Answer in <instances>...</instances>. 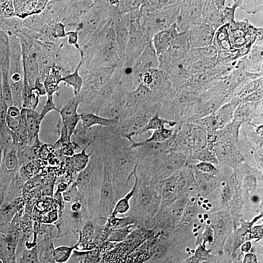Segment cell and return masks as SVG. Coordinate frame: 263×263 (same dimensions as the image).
Segmentation results:
<instances>
[{"label":"cell","instance_id":"obj_17","mask_svg":"<svg viewBox=\"0 0 263 263\" xmlns=\"http://www.w3.org/2000/svg\"><path fill=\"white\" fill-rule=\"evenodd\" d=\"M104 67L110 82L133 76L131 51L123 45H118L105 52Z\"/></svg>","mask_w":263,"mask_h":263},{"label":"cell","instance_id":"obj_20","mask_svg":"<svg viewBox=\"0 0 263 263\" xmlns=\"http://www.w3.org/2000/svg\"><path fill=\"white\" fill-rule=\"evenodd\" d=\"M236 17L243 27L263 23V0H239Z\"/></svg>","mask_w":263,"mask_h":263},{"label":"cell","instance_id":"obj_26","mask_svg":"<svg viewBox=\"0 0 263 263\" xmlns=\"http://www.w3.org/2000/svg\"><path fill=\"white\" fill-rule=\"evenodd\" d=\"M101 1H104V0H95L96 3H99V2H101Z\"/></svg>","mask_w":263,"mask_h":263},{"label":"cell","instance_id":"obj_4","mask_svg":"<svg viewBox=\"0 0 263 263\" xmlns=\"http://www.w3.org/2000/svg\"><path fill=\"white\" fill-rule=\"evenodd\" d=\"M226 52L236 107L247 125L250 101L263 49L258 28L237 23L226 36Z\"/></svg>","mask_w":263,"mask_h":263},{"label":"cell","instance_id":"obj_1","mask_svg":"<svg viewBox=\"0 0 263 263\" xmlns=\"http://www.w3.org/2000/svg\"><path fill=\"white\" fill-rule=\"evenodd\" d=\"M166 123L159 141L200 134L243 133L246 123L236 107L226 38L208 43L164 96Z\"/></svg>","mask_w":263,"mask_h":263},{"label":"cell","instance_id":"obj_15","mask_svg":"<svg viewBox=\"0 0 263 263\" xmlns=\"http://www.w3.org/2000/svg\"><path fill=\"white\" fill-rule=\"evenodd\" d=\"M30 31L27 0H0V36L13 37Z\"/></svg>","mask_w":263,"mask_h":263},{"label":"cell","instance_id":"obj_16","mask_svg":"<svg viewBox=\"0 0 263 263\" xmlns=\"http://www.w3.org/2000/svg\"><path fill=\"white\" fill-rule=\"evenodd\" d=\"M94 198L92 204L86 213L80 224L82 234L85 238L91 234L95 228L104 221L113 222L118 226L120 218L113 216L107 204V190L94 189Z\"/></svg>","mask_w":263,"mask_h":263},{"label":"cell","instance_id":"obj_19","mask_svg":"<svg viewBox=\"0 0 263 263\" xmlns=\"http://www.w3.org/2000/svg\"><path fill=\"white\" fill-rule=\"evenodd\" d=\"M134 83L138 89L151 95L152 98H161L157 89V71L153 61H141L133 64Z\"/></svg>","mask_w":263,"mask_h":263},{"label":"cell","instance_id":"obj_21","mask_svg":"<svg viewBox=\"0 0 263 263\" xmlns=\"http://www.w3.org/2000/svg\"><path fill=\"white\" fill-rule=\"evenodd\" d=\"M68 178L71 179L80 192L93 191V183L89 171L82 159L77 156L74 157L68 168Z\"/></svg>","mask_w":263,"mask_h":263},{"label":"cell","instance_id":"obj_24","mask_svg":"<svg viewBox=\"0 0 263 263\" xmlns=\"http://www.w3.org/2000/svg\"><path fill=\"white\" fill-rule=\"evenodd\" d=\"M255 192H256V194H257L259 197L261 198V200L263 201V181L257 183V184L255 185Z\"/></svg>","mask_w":263,"mask_h":263},{"label":"cell","instance_id":"obj_12","mask_svg":"<svg viewBox=\"0 0 263 263\" xmlns=\"http://www.w3.org/2000/svg\"><path fill=\"white\" fill-rule=\"evenodd\" d=\"M38 216L24 211L16 215L12 231V248L24 263H35L42 246L43 234Z\"/></svg>","mask_w":263,"mask_h":263},{"label":"cell","instance_id":"obj_9","mask_svg":"<svg viewBox=\"0 0 263 263\" xmlns=\"http://www.w3.org/2000/svg\"><path fill=\"white\" fill-rule=\"evenodd\" d=\"M135 147L129 140L121 135L108 132L96 137L88 145L86 165L94 189L119 187L123 156Z\"/></svg>","mask_w":263,"mask_h":263},{"label":"cell","instance_id":"obj_18","mask_svg":"<svg viewBox=\"0 0 263 263\" xmlns=\"http://www.w3.org/2000/svg\"><path fill=\"white\" fill-rule=\"evenodd\" d=\"M245 131L263 133V51L251 96Z\"/></svg>","mask_w":263,"mask_h":263},{"label":"cell","instance_id":"obj_8","mask_svg":"<svg viewBox=\"0 0 263 263\" xmlns=\"http://www.w3.org/2000/svg\"><path fill=\"white\" fill-rule=\"evenodd\" d=\"M95 5V0H27L30 29L47 38L63 29L81 28Z\"/></svg>","mask_w":263,"mask_h":263},{"label":"cell","instance_id":"obj_7","mask_svg":"<svg viewBox=\"0 0 263 263\" xmlns=\"http://www.w3.org/2000/svg\"><path fill=\"white\" fill-rule=\"evenodd\" d=\"M145 0H104L96 3L81 30L85 41L98 52L123 45L131 21Z\"/></svg>","mask_w":263,"mask_h":263},{"label":"cell","instance_id":"obj_13","mask_svg":"<svg viewBox=\"0 0 263 263\" xmlns=\"http://www.w3.org/2000/svg\"><path fill=\"white\" fill-rule=\"evenodd\" d=\"M46 47L50 55L72 66L76 74L93 50L85 41L80 28H66L53 33L46 38Z\"/></svg>","mask_w":263,"mask_h":263},{"label":"cell","instance_id":"obj_11","mask_svg":"<svg viewBox=\"0 0 263 263\" xmlns=\"http://www.w3.org/2000/svg\"><path fill=\"white\" fill-rule=\"evenodd\" d=\"M161 120L151 139L141 146L128 151L123 156V165H127L144 176L148 192L156 191L166 173L167 161L159 146V139L166 123L165 102L161 97L159 100Z\"/></svg>","mask_w":263,"mask_h":263},{"label":"cell","instance_id":"obj_23","mask_svg":"<svg viewBox=\"0 0 263 263\" xmlns=\"http://www.w3.org/2000/svg\"><path fill=\"white\" fill-rule=\"evenodd\" d=\"M216 8L219 11L227 12L230 14H235L239 0H214Z\"/></svg>","mask_w":263,"mask_h":263},{"label":"cell","instance_id":"obj_6","mask_svg":"<svg viewBox=\"0 0 263 263\" xmlns=\"http://www.w3.org/2000/svg\"><path fill=\"white\" fill-rule=\"evenodd\" d=\"M162 205L157 191L148 192L119 220L120 241L132 254L135 263H151L157 246L161 243L163 227L156 226V217Z\"/></svg>","mask_w":263,"mask_h":263},{"label":"cell","instance_id":"obj_22","mask_svg":"<svg viewBox=\"0 0 263 263\" xmlns=\"http://www.w3.org/2000/svg\"><path fill=\"white\" fill-rule=\"evenodd\" d=\"M239 244H242V263H263V231Z\"/></svg>","mask_w":263,"mask_h":263},{"label":"cell","instance_id":"obj_14","mask_svg":"<svg viewBox=\"0 0 263 263\" xmlns=\"http://www.w3.org/2000/svg\"><path fill=\"white\" fill-rule=\"evenodd\" d=\"M52 246L55 263H79L85 238L80 226L52 217Z\"/></svg>","mask_w":263,"mask_h":263},{"label":"cell","instance_id":"obj_2","mask_svg":"<svg viewBox=\"0 0 263 263\" xmlns=\"http://www.w3.org/2000/svg\"><path fill=\"white\" fill-rule=\"evenodd\" d=\"M17 74L20 91L17 157L25 190L26 211L42 219L48 159L44 103L36 76L26 71Z\"/></svg>","mask_w":263,"mask_h":263},{"label":"cell","instance_id":"obj_5","mask_svg":"<svg viewBox=\"0 0 263 263\" xmlns=\"http://www.w3.org/2000/svg\"><path fill=\"white\" fill-rule=\"evenodd\" d=\"M161 120L158 100L136 87L119 84L110 112L111 131L129 140L135 147L151 139Z\"/></svg>","mask_w":263,"mask_h":263},{"label":"cell","instance_id":"obj_25","mask_svg":"<svg viewBox=\"0 0 263 263\" xmlns=\"http://www.w3.org/2000/svg\"><path fill=\"white\" fill-rule=\"evenodd\" d=\"M195 1H205V2H211V3H214L215 4V1L214 0H195ZM216 5V4H215Z\"/></svg>","mask_w":263,"mask_h":263},{"label":"cell","instance_id":"obj_10","mask_svg":"<svg viewBox=\"0 0 263 263\" xmlns=\"http://www.w3.org/2000/svg\"><path fill=\"white\" fill-rule=\"evenodd\" d=\"M161 243L163 257L170 262L189 252L218 254L230 251L237 246V242L231 238L203 233L198 231L197 228L183 224L163 226Z\"/></svg>","mask_w":263,"mask_h":263},{"label":"cell","instance_id":"obj_3","mask_svg":"<svg viewBox=\"0 0 263 263\" xmlns=\"http://www.w3.org/2000/svg\"><path fill=\"white\" fill-rule=\"evenodd\" d=\"M217 14L214 3L192 0L185 15L164 38L151 60L156 65L157 89L161 97L179 81L202 48L223 37Z\"/></svg>","mask_w":263,"mask_h":263}]
</instances>
